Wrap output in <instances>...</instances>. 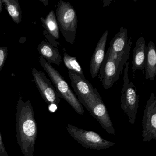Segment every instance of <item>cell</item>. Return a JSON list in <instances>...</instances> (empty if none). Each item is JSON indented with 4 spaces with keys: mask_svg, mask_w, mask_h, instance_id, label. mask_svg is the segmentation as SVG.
I'll return each mask as SVG.
<instances>
[{
    "mask_svg": "<svg viewBox=\"0 0 156 156\" xmlns=\"http://www.w3.org/2000/svg\"><path fill=\"white\" fill-rule=\"evenodd\" d=\"M16 131L17 142L23 156H34L38 126L34 111L30 100L24 101L20 97L17 106Z\"/></svg>",
    "mask_w": 156,
    "mask_h": 156,
    "instance_id": "obj_1",
    "label": "cell"
},
{
    "mask_svg": "<svg viewBox=\"0 0 156 156\" xmlns=\"http://www.w3.org/2000/svg\"><path fill=\"white\" fill-rule=\"evenodd\" d=\"M40 62L41 66L51 78L55 88L61 98H63L66 101L77 114L82 115H83L84 110L83 106L80 103L76 95L73 93L63 77L51 64L47 62L41 56L40 57Z\"/></svg>",
    "mask_w": 156,
    "mask_h": 156,
    "instance_id": "obj_2",
    "label": "cell"
},
{
    "mask_svg": "<svg viewBox=\"0 0 156 156\" xmlns=\"http://www.w3.org/2000/svg\"><path fill=\"white\" fill-rule=\"evenodd\" d=\"M56 20L66 41L71 44L74 43L77 30V14L70 2L60 0L56 9Z\"/></svg>",
    "mask_w": 156,
    "mask_h": 156,
    "instance_id": "obj_3",
    "label": "cell"
},
{
    "mask_svg": "<svg viewBox=\"0 0 156 156\" xmlns=\"http://www.w3.org/2000/svg\"><path fill=\"white\" fill-rule=\"evenodd\" d=\"M129 62H127L124 69L123 87L121 90L120 106L123 112L128 118L131 125L135 123L139 107V97L136 87L129 81L128 76Z\"/></svg>",
    "mask_w": 156,
    "mask_h": 156,
    "instance_id": "obj_4",
    "label": "cell"
},
{
    "mask_svg": "<svg viewBox=\"0 0 156 156\" xmlns=\"http://www.w3.org/2000/svg\"><path fill=\"white\" fill-rule=\"evenodd\" d=\"M96 89L92 95L81 104L98 121L105 131L115 136V129L112 120L106 107Z\"/></svg>",
    "mask_w": 156,
    "mask_h": 156,
    "instance_id": "obj_5",
    "label": "cell"
},
{
    "mask_svg": "<svg viewBox=\"0 0 156 156\" xmlns=\"http://www.w3.org/2000/svg\"><path fill=\"white\" fill-rule=\"evenodd\" d=\"M66 130L74 139L86 148L100 150L115 145V143L104 139L95 131L85 130L69 124Z\"/></svg>",
    "mask_w": 156,
    "mask_h": 156,
    "instance_id": "obj_6",
    "label": "cell"
},
{
    "mask_svg": "<svg viewBox=\"0 0 156 156\" xmlns=\"http://www.w3.org/2000/svg\"><path fill=\"white\" fill-rule=\"evenodd\" d=\"M127 61V59L114 58L107 51L99 72V80L105 89L111 88L118 80Z\"/></svg>",
    "mask_w": 156,
    "mask_h": 156,
    "instance_id": "obj_7",
    "label": "cell"
},
{
    "mask_svg": "<svg viewBox=\"0 0 156 156\" xmlns=\"http://www.w3.org/2000/svg\"><path fill=\"white\" fill-rule=\"evenodd\" d=\"M143 142L156 140V97L152 92L146 103L142 120Z\"/></svg>",
    "mask_w": 156,
    "mask_h": 156,
    "instance_id": "obj_8",
    "label": "cell"
},
{
    "mask_svg": "<svg viewBox=\"0 0 156 156\" xmlns=\"http://www.w3.org/2000/svg\"><path fill=\"white\" fill-rule=\"evenodd\" d=\"M32 74L36 86L44 100L49 107L53 105L58 108L61 102V96L51 83L50 80L46 77L45 74L34 68Z\"/></svg>",
    "mask_w": 156,
    "mask_h": 156,
    "instance_id": "obj_9",
    "label": "cell"
},
{
    "mask_svg": "<svg viewBox=\"0 0 156 156\" xmlns=\"http://www.w3.org/2000/svg\"><path fill=\"white\" fill-rule=\"evenodd\" d=\"M131 44V38L128 40L127 30L122 27L111 40L107 51L114 58L128 60Z\"/></svg>",
    "mask_w": 156,
    "mask_h": 156,
    "instance_id": "obj_10",
    "label": "cell"
},
{
    "mask_svg": "<svg viewBox=\"0 0 156 156\" xmlns=\"http://www.w3.org/2000/svg\"><path fill=\"white\" fill-rule=\"evenodd\" d=\"M68 73L72 87L80 103L94 94L96 88H94L91 83L86 78H82L70 70H68Z\"/></svg>",
    "mask_w": 156,
    "mask_h": 156,
    "instance_id": "obj_11",
    "label": "cell"
},
{
    "mask_svg": "<svg viewBox=\"0 0 156 156\" xmlns=\"http://www.w3.org/2000/svg\"><path fill=\"white\" fill-rule=\"evenodd\" d=\"M108 31L103 34L93 53L90 62V73L93 79L99 73L101 64L105 58V48L108 36Z\"/></svg>",
    "mask_w": 156,
    "mask_h": 156,
    "instance_id": "obj_12",
    "label": "cell"
},
{
    "mask_svg": "<svg viewBox=\"0 0 156 156\" xmlns=\"http://www.w3.org/2000/svg\"><path fill=\"white\" fill-rule=\"evenodd\" d=\"M147 45L145 38L140 37L136 42L133 51L132 71L135 73L137 70L143 71L145 67L147 53Z\"/></svg>",
    "mask_w": 156,
    "mask_h": 156,
    "instance_id": "obj_13",
    "label": "cell"
},
{
    "mask_svg": "<svg viewBox=\"0 0 156 156\" xmlns=\"http://www.w3.org/2000/svg\"><path fill=\"white\" fill-rule=\"evenodd\" d=\"M145 78L153 81L156 75V51L154 43L150 41L147 47L145 61Z\"/></svg>",
    "mask_w": 156,
    "mask_h": 156,
    "instance_id": "obj_14",
    "label": "cell"
},
{
    "mask_svg": "<svg viewBox=\"0 0 156 156\" xmlns=\"http://www.w3.org/2000/svg\"><path fill=\"white\" fill-rule=\"evenodd\" d=\"M39 53L47 62L59 66L62 62V56L59 50L49 43L42 41L38 46Z\"/></svg>",
    "mask_w": 156,
    "mask_h": 156,
    "instance_id": "obj_15",
    "label": "cell"
},
{
    "mask_svg": "<svg viewBox=\"0 0 156 156\" xmlns=\"http://www.w3.org/2000/svg\"><path fill=\"white\" fill-rule=\"evenodd\" d=\"M41 20L49 34L54 39L58 40L60 37L59 28L56 16L54 11H51L45 19L41 18Z\"/></svg>",
    "mask_w": 156,
    "mask_h": 156,
    "instance_id": "obj_16",
    "label": "cell"
},
{
    "mask_svg": "<svg viewBox=\"0 0 156 156\" xmlns=\"http://www.w3.org/2000/svg\"><path fill=\"white\" fill-rule=\"evenodd\" d=\"M6 6V9L12 20L17 24L20 23L22 12L18 0H2Z\"/></svg>",
    "mask_w": 156,
    "mask_h": 156,
    "instance_id": "obj_17",
    "label": "cell"
},
{
    "mask_svg": "<svg viewBox=\"0 0 156 156\" xmlns=\"http://www.w3.org/2000/svg\"><path fill=\"white\" fill-rule=\"evenodd\" d=\"M64 63L68 70L72 71L82 78L85 79L83 69L76 60V57L71 56L66 53L64 54Z\"/></svg>",
    "mask_w": 156,
    "mask_h": 156,
    "instance_id": "obj_18",
    "label": "cell"
},
{
    "mask_svg": "<svg viewBox=\"0 0 156 156\" xmlns=\"http://www.w3.org/2000/svg\"><path fill=\"white\" fill-rule=\"evenodd\" d=\"M8 55V47H0V71L4 66Z\"/></svg>",
    "mask_w": 156,
    "mask_h": 156,
    "instance_id": "obj_19",
    "label": "cell"
},
{
    "mask_svg": "<svg viewBox=\"0 0 156 156\" xmlns=\"http://www.w3.org/2000/svg\"><path fill=\"white\" fill-rule=\"evenodd\" d=\"M0 156H9L4 146L1 132H0Z\"/></svg>",
    "mask_w": 156,
    "mask_h": 156,
    "instance_id": "obj_20",
    "label": "cell"
},
{
    "mask_svg": "<svg viewBox=\"0 0 156 156\" xmlns=\"http://www.w3.org/2000/svg\"><path fill=\"white\" fill-rule=\"evenodd\" d=\"M2 0H0V13L2 12Z\"/></svg>",
    "mask_w": 156,
    "mask_h": 156,
    "instance_id": "obj_21",
    "label": "cell"
}]
</instances>
